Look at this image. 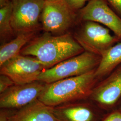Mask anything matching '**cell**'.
Listing matches in <instances>:
<instances>
[{
	"label": "cell",
	"mask_w": 121,
	"mask_h": 121,
	"mask_svg": "<svg viewBox=\"0 0 121 121\" xmlns=\"http://www.w3.org/2000/svg\"><path fill=\"white\" fill-rule=\"evenodd\" d=\"M84 51L71 32L54 35L44 32L25 46L20 54L34 57L47 69Z\"/></svg>",
	"instance_id": "6da1fadb"
},
{
	"label": "cell",
	"mask_w": 121,
	"mask_h": 121,
	"mask_svg": "<svg viewBox=\"0 0 121 121\" xmlns=\"http://www.w3.org/2000/svg\"><path fill=\"white\" fill-rule=\"evenodd\" d=\"M95 69L82 75L46 84L38 99L53 107L89 98L98 81L95 77Z\"/></svg>",
	"instance_id": "7a4b0ae2"
},
{
	"label": "cell",
	"mask_w": 121,
	"mask_h": 121,
	"mask_svg": "<svg viewBox=\"0 0 121 121\" xmlns=\"http://www.w3.org/2000/svg\"><path fill=\"white\" fill-rule=\"evenodd\" d=\"M100 60V56L84 51L51 68L44 69L39 75L38 81L48 84L82 75L96 69Z\"/></svg>",
	"instance_id": "3957f363"
},
{
	"label": "cell",
	"mask_w": 121,
	"mask_h": 121,
	"mask_svg": "<svg viewBox=\"0 0 121 121\" xmlns=\"http://www.w3.org/2000/svg\"><path fill=\"white\" fill-rule=\"evenodd\" d=\"M74 28L73 37L84 51L100 56L121 41L108 28L95 22L81 21Z\"/></svg>",
	"instance_id": "277c9868"
},
{
	"label": "cell",
	"mask_w": 121,
	"mask_h": 121,
	"mask_svg": "<svg viewBox=\"0 0 121 121\" xmlns=\"http://www.w3.org/2000/svg\"><path fill=\"white\" fill-rule=\"evenodd\" d=\"M40 20L42 30L54 35L69 33L79 22L78 12L71 9L64 0L45 1Z\"/></svg>",
	"instance_id": "5b68a950"
},
{
	"label": "cell",
	"mask_w": 121,
	"mask_h": 121,
	"mask_svg": "<svg viewBox=\"0 0 121 121\" xmlns=\"http://www.w3.org/2000/svg\"><path fill=\"white\" fill-rule=\"evenodd\" d=\"M44 0H11V24L16 35L42 29L41 13Z\"/></svg>",
	"instance_id": "8992f818"
},
{
	"label": "cell",
	"mask_w": 121,
	"mask_h": 121,
	"mask_svg": "<svg viewBox=\"0 0 121 121\" xmlns=\"http://www.w3.org/2000/svg\"><path fill=\"white\" fill-rule=\"evenodd\" d=\"M0 73L8 76L15 84H24L38 81L46 69L34 57L19 54L0 66Z\"/></svg>",
	"instance_id": "52a82bcc"
},
{
	"label": "cell",
	"mask_w": 121,
	"mask_h": 121,
	"mask_svg": "<svg viewBox=\"0 0 121 121\" xmlns=\"http://www.w3.org/2000/svg\"><path fill=\"white\" fill-rule=\"evenodd\" d=\"M89 98L105 112L116 109L121 99V64L95 85Z\"/></svg>",
	"instance_id": "ba28073f"
},
{
	"label": "cell",
	"mask_w": 121,
	"mask_h": 121,
	"mask_svg": "<svg viewBox=\"0 0 121 121\" xmlns=\"http://www.w3.org/2000/svg\"><path fill=\"white\" fill-rule=\"evenodd\" d=\"M79 22L91 21L99 23L112 31L121 39V17L105 0H91L78 11Z\"/></svg>",
	"instance_id": "9c48e42d"
},
{
	"label": "cell",
	"mask_w": 121,
	"mask_h": 121,
	"mask_svg": "<svg viewBox=\"0 0 121 121\" xmlns=\"http://www.w3.org/2000/svg\"><path fill=\"white\" fill-rule=\"evenodd\" d=\"M46 83L36 81L24 84H14L0 94V107L21 108L38 99Z\"/></svg>",
	"instance_id": "30bf717a"
},
{
	"label": "cell",
	"mask_w": 121,
	"mask_h": 121,
	"mask_svg": "<svg viewBox=\"0 0 121 121\" xmlns=\"http://www.w3.org/2000/svg\"><path fill=\"white\" fill-rule=\"evenodd\" d=\"M52 108L57 121H101L106 114L93 102L75 101Z\"/></svg>",
	"instance_id": "8fae6325"
},
{
	"label": "cell",
	"mask_w": 121,
	"mask_h": 121,
	"mask_svg": "<svg viewBox=\"0 0 121 121\" xmlns=\"http://www.w3.org/2000/svg\"><path fill=\"white\" fill-rule=\"evenodd\" d=\"M8 121H57L52 107L37 99L13 113H9Z\"/></svg>",
	"instance_id": "7c38bea8"
},
{
	"label": "cell",
	"mask_w": 121,
	"mask_h": 121,
	"mask_svg": "<svg viewBox=\"0 0 121 121\" xmlns=\"http://www.w3.org/2000/svg\"><path fill=\"white\" fill-rule=\"evenodd\" d=\"M121 64V41L109 48L101 56L99 65L95 70L97 80H101L107 77Z\"/></svg>",
	"instance_id": "4fadbf2b"
},
{
	"label": "cell",
	"mask_w": 121,
	"mask_h": 121,
	"mask_svg": "<svg viewBox=\"0 0 121 121\" xmlns=\"http://www.w3.org/2000/svg\"><path fill=\"white\" fill-rule=\"evenodd\" d=\"M39 31L21 33L7 43L0 45V66L18 55L23 48L37 36Z\"/></svg>",
	"instance_id": "5bb4252c"
},
{
	"label": "cell",
	"mask_w": 121,
	"mask_h": 121,
	"mask_svg": "<svg viewBox=\"0 0 121 121\" xmlns=\"http://www.w3.org/2000/svg\"><path fill=\"white\" fill-rule=\"evenodd\" d=\"M12 6L9 4L0 8V40L1 45L14 38L16 35L11 24Z\"/></svg>",
	"instance_id": "9a60e30c"
},
{
	"label": "cell",
	"mask_w": 121,
	"mask_h": 121,
	"mask_svg": "<svg viewBox=\"0 0 121 121\" xmlns=\"http://www.w3.org/2000/svg\"><path fill=\"white\" fill-rule=\"evenodd\" d=\"M15 83L8 76L0 74V93L4 92Z\"/></svg>",
	"instance_id": "2e32d148"
},
{
	"label": "cell",
	"mask_w": 121,
	"mask_h": 121,
	"mask_svg": "<svg viewBox=\"0 0 121 121\" xmlns=\"http://www.w3.org/2000/svg\"><path fill=\"white\" fill-rule=\"evenodd\" d=\"M69 7L78 12L91 0H64Z\"/></svg>",
	"instance_id": "e0dca14e"
},
{
	"label": "cell",
	"mask_w": 121,
	"mask_h": 121,
	"mask_svg": "<svg viewBox=\"0 0 121 121\" xmlns=\"http://www.w3.org/2000/svg\"><path fill=\"white\" fill-rule=\"evenodd\" d=\"M101 121H121V112L117 108L107 112Z\"/></svg>",
	"instance_id": "ac0fdd59"
},
{
	"label": "cell",
	"mask_w": 121,
	"mask_h": 121,
	"mask_svg": "<svg viewBox=\"0 0 121 121\" xmlns=\"http://www.w3.org/2000/svg\"><path fill=\"white\" fill-rule=\"evenodd\" d=\"M112 9L121 17V0H105Z\"/></svg>",
	"instance_id": "d6986e66"
},
{
	"label": "cell",
	"mask_w": 121,
	"mask_h": 121,
	"mask_svg": "<svg viewBox=\"0 0 121 121\" xmlns=\"http://www.w3.org/2000/svg\"><path fill=\"white\" fill-rule=\"evenodd\" d=\"M9 112L6 109L1 108L0 110V121H8Z\"/></svg>",
	"instance_id": "ffe728a7"
},
{
	"label": "cell",
	"mask_w": 121,
	"mask_h": 121,
	"mask_svg": "<svg viewBox=\"0 0 121 121\" xmlns=\"http://www.w3.org/2000/svg\"><path fill=\"white\" fill-rule=\"evenodd\" d=\"M11 2V0H0V8L9 4Z\"/></svg>",
	"instance_id": "44dd1931"
},
{
	"label": "cell",
	"mask_w": 121,
	"mask_h": 121,
	"mask_svg": "<svg viewBox=\"0 0 121 121\" xmlns=\"http://www.w3.org/2000/svg\"><path fill=\"white\" fill-rule=\"evenodd\" d=\"M117 108H116L118 109L121 112V99L118 102V104L117 105Z\"/></svg>",
	"instance_id": "7402d4cb"
},
{
	"label": "cell",
	"mask_w": 121,
	"mask_h": 121,
	"mask_svg": "<svg viewBox=\"0 0 121 121\" xmlns=\"http://www.w3.org/2000/svg\"><path fill=\"white\" fill-rule=\"evenodd\" d=\"M45 1H53L56 0H44Z\"/></svg>",
	"instance_id": "603a6c76"
}]
</instances>
